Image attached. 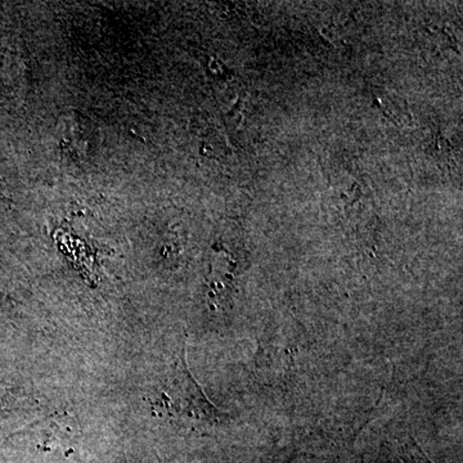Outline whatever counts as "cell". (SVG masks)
<instances>
[{
    "label": "cell",
    "mask_w": 463,
    "mask_h": 463,
    "mask_svg": "<svg viewBox=\"0 0 463 463\" xmlns=\"http://www.w3.org/2000/svg\"><path fill=\"white\" fill-rule=\"evenodd\" d=\"M157 408H164L167 416L194 421H216L219 413L214 405L207 401L200 386L192 379L184 358L178 362L161 398L156 401Z\"/></svg>",
    "instance_id": "6da1fadb"
}]
</instances>
